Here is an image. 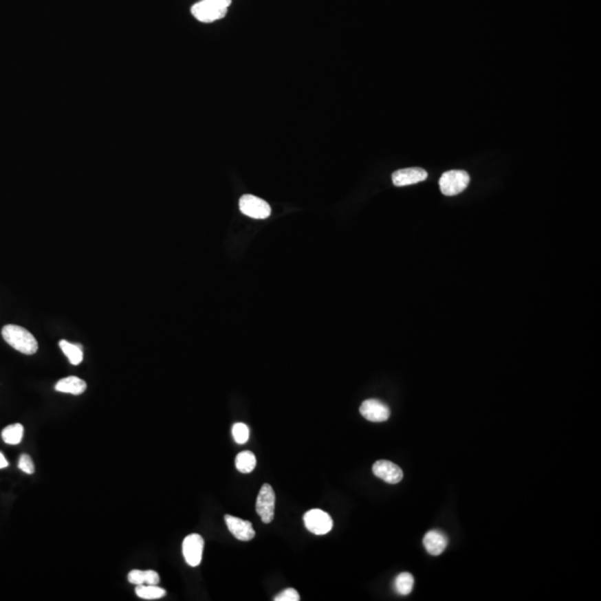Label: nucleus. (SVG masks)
<instances>
[{"instance_id": "9d476101", "label": "nucleus", "mask_w": 601, "mask_h": 601, "mask_svg": "<svg viewBox=\"0 0 601 601\" xmlns=\"http://www.w3.org/2000/svg\"><path fill=\"white\" fill-rule=\"evenodd\" d=\"M225 523L228 525V530L232 532L234 537L241 541H250L255 537L254 529L250 521L241 519L237 516H225Z\"/></svg>"}, {"instance_id": "2eb2a0df", "label": "nucleus", "mask_w": 601, "mask_h": 601, "mask_svg": "<svg viewBox=\"0 0 601 601\" xmlns=\"http://www.w3.org/2000/svg\"><path fill=\"white\" fill-rule=\"evenodd\" d=\"M59 347L62 349L65 356H67L72 364L78 365L82 363L83 359H84L82 347L73 345V343H70V342L66 341V340H62V341L59 342Z\"/></svg>"}, {"instance_id": "f3484780", "label": "nucleus", "mask_w": 601, "mask_h": 601, "mask_svg": "<svg viewBox=\"0 0 601 601\" xmlns=\"http://www.w3.org/2000/svg\"><path fill=\"white\" fill-rule=\"evenodd\" d=\"M1 437L7 444H10V446L19 444L23 440V426L19 424H10L3 430Z\"/></svg>"}, {"instance_id": "412c9836", "label": "nucleus", "mask_w": 601, "mask_h": 601, "mask_svg": "<svg viewBox=\"0 0 601 601\" xmlns=\"http://www.w3.org/2000/svg\"><path fill=\"white\" fill-rule=\"evenodd\" d=\"M300 595L294 588H287L275 597V601H298Z\"/></svg>"}, {"instance_id": "5701e85b", "label": "nucleus", "mask_w": 601, "mask_h": 601, "mask_svg": "<svg viewBox=\"0 0 601 601\" xmlns=\"http://www.w3.org/2000/svg\"><path fill=\"white\" fill-rule=\"evenodd\" d=\"M160 584V575L154 570H145V584Z\"/></svg>"}, {"instance_id": "f257e3e1", "label": "nucleus", "mask_w": 601, "mask_h": 601, "mask_svg": "<svg viewBox=\"0 0 601 601\" xmlns=\"http://www.w3.org/2000/svg\"><path fill=\"white\" fill-rule=\"evenodd\" d=\"M1 336L10 347H14L21 353L32 356L39 350V342L25 327L15 324H8L3 327Z\"/></svg>"}, {"instance_id": "20e7f679", "label": "nucleus", "mask_w": 601, "mask_h": 601, "mask_svg": "<svg viewBox=\"0 0 601 601\" xmlns=\"http://www.w3.org/2000/svg\"><path fill=\"white\" fill-rule=\"evenodd\" d=\"M303 520L307 530L318 536L329 534L333 528V520L330 514L320 509L307 511L304 514Z\"/></svg>"}, {"instance_id": "4468645a", "label": "nucleus", "mask_w": 601, "mask_h": 601, "mask_svg": "<svg viewBox=\"0 0 601 601\" xmlns=\"http://www.w3.org/2000/svg\"><path fill=\"white\" fill-rule=\"evenodd\" d=\"M235 467L242 473H251L256 467V458L251 451H243L235 459Z\"/></svg>"}, {"instance_id": "f03ea898", "label": "nucleus", "mask_w": 601, "mask_h": 601, "mask_svg": "<svg viewBox=\"0 0 601 601\" xmlns=\"http://www.w3.org/2000/svg\"><path fill=\"white\" fill-rule=\"evenodd\" d=\"M231 3L232 0H201L192 7L190 12L201 23H213L226 16Z\"/></svg>"}, {"instance_id": "a211bd4d", "label": "nucleus", "mask_w": 601, "mask_h": 601, "mask_svg": "<svg viewBox=\"0 0 601 601\" xmlns=\"http://www.w3.org/2000/svg\"><path fill=\"white\" fill-rule=\"evenodd\" d=\"M415 584V578L411 573L408 572H402L397 576V579L394 581V588L399 595H406L411 593Z\"/></svg>"}, {"instance_id": "423d86ee", "label": "nucleus", "mask_w": 601, "mask_h": 601, "mask_svg": "<svg viewBox=\"0 0 601 601\" xmlns=\"http://www.w3.org/2000/svg\"><path fill=\"white\" fill-rule=\"evenodd\" d=\"M256 512L263 523H270L274 519L275 492L271 485H263L256 499Z\"/></svg>"}, {"instance_id": "1a4fd4ad", "label": "nucleus", "mask_w": 601, "mask_h": 601, "mask_svg": "<svg viewBox=\"0 0 601 601\" xmlns=\"http://www.w3.org/2000/svg\"><path fill=\"white\" fill-rule=\"evenodd\" d=\"M374 476L381 479L383 481L395 485L399 483L403 479V471L397 464L386 460H379L373 464L372 468Z\"/></svg>"}, {"instance_id": "b1692460", "label": "nucleus", "mask_w": 601, "mask_h": 601, "mask_svg": "<svg viewBox=\"0 0 601 601\" xmlns=\"http://www.w3.org/2000/svg\"><path fill=\"white\" fill-rule=\"evenodd\" d=\"M9 463L7 461V459L5 458V455L3 453L0 452V469H5V468L8 467Z\"/></svg>"}, {"instance_id": "dca6fc26", "label": "nucleus", "mask_w": 601, "mask_h": 601, "mask_svg": "<svg viewBox=\"0 0 601 601\" xmlns=\"http://www.w3.org/2000/svg\"><path fill=\"white\" fill-rule=\"evenodd\" d=\"M136 587L138 588L135 590V593L140 598L145 600H156L163 598L164 595H166V591L157 584H142Z\"/></svg>"}, {"instance_id": "0eeeda50", "label": "nucleus", "mask_w": 601, "mask_h": 601, "mask_svg": "<svg viewBox=\"0 0 601 601\" xmlns=\"http://www.w3.org/2000/svg\"><path fill=\"white\" fill-rule=\"evenodd\" d=\"M204 551V539L199 534H188L183 541V556L187 565L197 567L201 563Z\"/></svg>"}, {"instance_id": "6ab92c4d", "label": "nucleus", "mask_w": 601, "mask_h": 601, "mask_svg": "<svg viewBox=\"0 0 601 601\" xmlns=\"http://www.w3.org/2000/svg\"><path fill=\"white\" fill-rule=\"evenodd\" d=\"M232 435L237 444H245L250 439V429L244 424H235L232 426Z\"/></svg>"}, {"instance_id": "f8f14e48", "label": "nucleus", "mask_w": 601, "mask_h": 601, "mask_svg": "<svg viewBox=\"0 0 601 601\" xmlns=\"http://www.w3.org/2000/svg\"><path fill=\"white\" fill-rule=\"evenodd\" d=\"M424 545L430 555L439 556L447 548L448 539L439 530H431L424 536Z\"/></svg>"}, {"instance_id": "39448f33", "label": "nucleus", "mask_w": 601, "mask_h": 601, "mask_svg": "<svg viewBox=\"0 0 601 601\" xmlns=\"http://www.w3.org/2000/svg\"><path fill=\"white\" fill-rule=\"evenodd\" d=\"M239 210L244 215L255 219H265L271 215L269 203L254 195H243L239 199Z\"/></svg>"}, {"instance_id": "ddd939ff", "label": "nucleus", "mask_w": 601, "mask_h": 601, "mask_svg": "<svg viewBox=\"0 0 601 601\" xmlns=\"http://www.w3.org/2000/svg\"><path fill=\"white\" fill-rule=\"evenodd\" d=\"M86 389H87V384H86L85 381L77 377H67L59 380L55 386L56 391L74 394V395L84 393Z\"/></svg>"}, {"instance_id": "7ed1b4c3", "label": "nucleus", "mask_w": 601, "mask_h": 601, "mask_svg": "<svg viewBox=\"0 0 601 601\" xmlns=\"http://www.w3.org/2000/svg\"><path fill=\"white\" fill-rule=\"evenodd\" d=\"M470 182V176L464 171H450L441 176L440 190L446 196H455L463 192Z\"/></svg>"}, {"instance_id": "6e6552de", "label": "nucleus", "mask_w": 601, "mask_h": 601, "mask_svg": "<svg viewBox=\"0 0 601 601\" xmlns=\"http://www.w3.org/2000/svg\"><path fill=\"white\" fill-rule=\"evenodd\" d=\"M360 413L364 419L371 422H384L391 415L390 408L386 403L375 399L365 400L360 406Z\"/></svg>"}, {"instance_id": "9b49d317", "label": "nucleus", "mask_w": 601, "mask_h": 601, "mask_svg": "<svg viewBox=\"0 0 601 601\" xmlns=\"http://www.w3.org/2000/svg\"><path fill=\"white\" fill-rule=\"evenodd\" d=\"M428 173L420 167H411L404 170L397 171L392 175V182L395 186H408V185L417 184L420 182L426 181Z\"/></svg>"}, {"instance_id": "aec40b11", "label": "nucleus", "mask_w": 601, "mask_h": 601, "mask_svg": "<svg viewBox=\"0 0 601 601\" xmlns=\"http://www.w3.org/2000/svg\"><path fill=\"white\" fill-rule=\"evenodd\" d=\"M18 468L23 472L27 473V474H32V473L35 472V466H34L32 459L28 455H21L19 461H18Z\"/></svg>"}, {"instance_id": "4be33fe9", "label": "nucleus", "mask_w": 601, "mask_h": 601, "mask_svg": "<svg viewBox=\"0 0 601 601\" xmlns=\"http://www.w3.org/2000/svg\"><path fill=\"white\" fill-rule=\"evenodd\" d=\"M129 581L135 586L145 584V571L144 570H131L129 573Z\"/></svg>"}]
</instances>
